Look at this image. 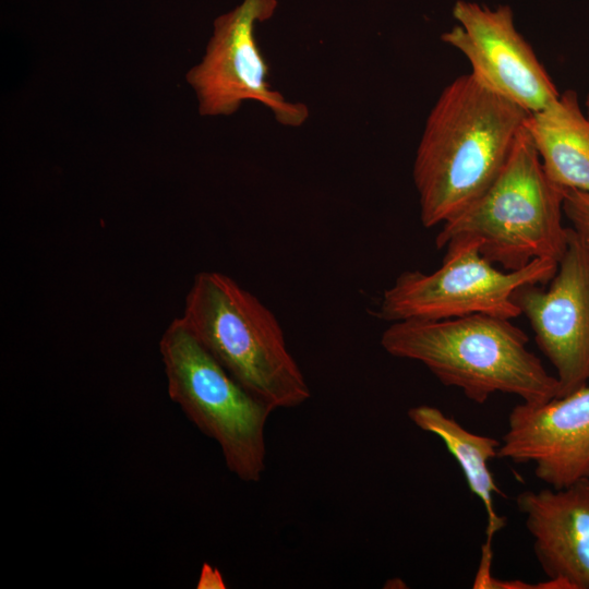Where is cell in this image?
Masks as SVG:
<instances>
[{
    "label": "cell",
    "instance_id": "6da1fadb",
    "mask_svg": "<svg viewBox=\"0 0 589 589\" xmlns=\"http://www.w3.org/2000/svg\"><path fill=\"white\" fill-rule=\"evenodd\" d=\"M528 113L472 73L444 87L425 120L412 169L425 228L455 218L488 190Z\"/></svg>",
    "mask_w": 589,
    "mask_h": 589
},
{
    "label": "cell",
    "instance_id": "7a4b0ae2",
    "mask_svg": "<svg viewBox=\"0 0 589 589\" xmlns=\"http://www.w3.org/2000/svg\"><path fill=\"white\" fill-rule=\"evenodd\" d=\"M512 320L489 314L390 323L381 346L390 356L422 363L443 385L457 387L477 404L493 394L525 402L557 396L558 383L527 345L528 335Z\"/></svg>",
    "mask_w": 589,
    "mask_h": 589
},
{
    "label": "cell",
    "instance_id": "3957f363",
    "mask_svg": "<svg viewBox=\"0 0 589 589\" xmlns=\"http://www.w3.org/2000/svg\"><path fill=\"white\" fill-rule=\"evenodd\" d=\"M563 203L564 189L546 176L524 125L495 180L471 206L442 225L435 244L444 251L476 245L505 271L537 259L558 263L569 229L563 224Z\"/></svg>",
    "mask_w": 589,
    "mask_h": 589
},
{
    "label": "cell",
    "instance_id": "277c9868",
    "mask_svg": "<svg viewBox=\"0 0 589 589\" xmlns=\"http://www.w3.org/2000/svg\"><path fill=\"white\" fill-rule=\"evenodd\" d=\"M180 318L244 388L274 410L299 407L311 397L277 317L231 277L199 273Z\"/></svg>",
    "mask_w": 589,
    "mask_h": 589
},
{
    "label": "cell",
    "instance_id": "5b68a950",
    "mask_svg": "<svg viewBox=\"0 0 589 589\" xmlns=\"http://www.w3.org/2000/svg\"><path fill=\"white\" fill-rule=\"evenodd\" d=\"M170 399L214 440L229 471L249 483L265 470V426L275 411L244 388L175 318L159 342Z\"/></svg>",
    "mask_w": 589,
    "mask_h": 589
},
{
    "label": "cell",
    "instance_id": "8992f818",
    "mask_svg": "<svg viewBox=\"0 0 589 589\" xmlns=\"http://www.w3.org/2000/svg\"><path fill=\"white\" fill-rule=\"evenodd\" d=\"M557 262L537 259L517 271L496 268L476 245L445 251L432 273L405 271L384 290L373 314L385 322L438 321L472 314L513 320L521 315L515 291L528 284L546 286Z\"/></svg>",
    "mask_w": 589,
    "mask_h": 589
},
{
    "label": "cell",
    "instance_id": "52a82bcc",
    "mask_svg": "<svg viewBox=\"0 0 589 589\" xmlns=\"http://www.w3.org/2000/svg\"><path fill=\"white\" fill-rule=\"evenodd\" d=\"M277 5V0H243L215 19L202 61L187 73L201 116H230L254 100L283 125L300 127L308 120L304 104L288 101L271 88L268 64L255 40V24L269 20Z\"/></svg>",
    "mask_w": 589,
    "mask_h": 589
},
{
    "label": "cell",
    "instance_id": "ba28073f",
    "mask_svg": "<svg viewBox=\"0 0 589 589\" xmlns=\"http://www.w3.org/2000/svg\"><path fill=\"white\" fill-rule=\"evenodd\" d=\"M545 289L528 284L514 301L555 370L556 397L589 384V247L569 227L568 242Z\"/></svg>",
    "mask_w": 589,
    "mask_h": 589
},
{
    "label": "cell",
    "instance_id": "9c48e42d",
    "mask_svg": "<svg viewBox=\"0 0 589 589\" xmlns=\"http://www.w3.org/2000/svg\"><path fill=\"white\" fill-rule=\"evenodd\" d=\"M453 16L458 25L442 40L465 56L481 83L529 113L558 98L554 82L516 28L509 5L491 9L458 0Z\"/></svg>",
    "mask_w": 589,
    "mask_h": 589
},
{
    "label": "cell",
    "instance_id": "30bf717a",
    "mask_svg": "<svg viewBox=\"0 0 589 589\" xmlns=\"http://www.w3.org/2000/svg\"><path fill=\"white\" fill-rule=\"evenodd\" d=\"M497 458L532 464L553 489L589 480V384L542 402L516 405Z\"/></svg>",
    "mask_w": 589,
    "mask_h": 589
},
{
    "label": "cell",
    "instance_id": "8fae6325",
    "mask_svg": "<svg viewBox=\"0 0 589 589\" xmlns=\"http://www.w3.org/2000/svg\"><path fill=\"white\" fill-rule=\"evenodd\" d=\"M533 552L557 589H589V480L516 497Z\"/></svg>",
    "mask_w": 589,
    "mask_h": 589
},
{
    "label": "cell",
    "instance_id": "7c38bea8",
    "mask_svg": "<svg viewBox=\"0 0 589 589\" xmlns=\"http://www.w3.org/2000/svg\"><path fill=\"white\" fill-rule=\"evenodd\" d=\"M549 179L563 189L589 192V118L568 89L525 120Z\"/></svg>",
    "mask_w": 589,
    "mask_h": 589
},
{
    "label": "cell",
    "instance_id": "4fadbf2b",
    "mask_svg": "<svg viewBox=\"0 0 589 589\" xmlns=\"http://www.w3.org/2000/svg\"><path fill=\"white\" fill-rule=\"evenodd\" d=\"M409 420L420 430L440 437L460 467L469 490L482 502L486 513V540L482 546L481 562H492L493 537L506 526V517L494 509L493 495H504L495 483L489 461L497 457L501 441L472 433L453 417L429 405H420L407 411Z\"/></svg>",
    "mask_w": 589,
    "mask_h": 589
},
{
    "label": "cell",
    "instance_id": "5bb4252c",
    "mask_svg": "<svg viewBox=\"0 0 589 589\" xmlns=\"http://www.w3.org/2000/svg\"><path fill=\"white\" fill-rule=\"evenodd\" d=\"M563 212L570 228L589 247V192L564 189Z\"/></svg>",
    "mask_w": 589,
    "mask_h": 589
},
{
    "label": "cell",
    "instance_id": "9a60e30c",
    "mask_svg": "<svg viewBox=\"0 0 589 589\" xmlns=\"http://www.w3.org/2000/svg\"><path fill=\"white\" fill-rule=\"evenodd\" d=\"M585 107H586V115L589 118V91H588V94H587V97H586Z\"/></svg>",
    "mask_w": 589,
    "mask_h": 589
}]
</instances>
